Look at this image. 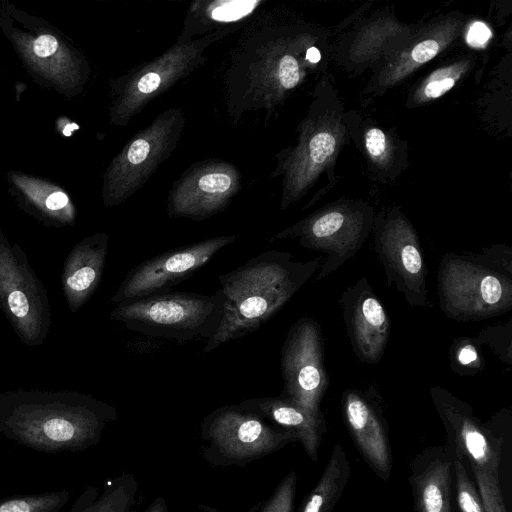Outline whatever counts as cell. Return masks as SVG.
I'll use <instances>...</instances> for the list:
<instances>
[{"label":"cell","mask_w":512,"mask_h":512,"mask_svg":"<svg viewBox=\"0 0 512 512\" xmlns=\"http://www.w3.org/2000/svg\"><path fill=\"white\" fill-rule=\"evenodd\" d=\"M297 478L294 471L287 474L259 512H293Z\"/></svg>","instance_id":"34"},{"label":"cell","mask_w":512,"mask_h":512,"mask_svg":"<svg viewBox=\"0 0 512 512\" xmlns=\"http://www.w3.org/2000/svg\"><path fill=\"white\" fill-rule=\"evenodd\" d=\"M223 296L166 292L116 304L110 319L151 337L187 342L210 339L222 320Z\"/></svg>","instance_id":"5"},{"label":"cell","mask_w":512,"mask_h":512,"mask_svg":"<svg viewBox=\"0 0 512 512\" xmlns=\"http://www.w3.org/2000/svg\"><path fill=\"white\" fill-rule=\"evenodd\" d=\"M473 474L479 488L484 511L507 512L500 490L499 478L479 471H473Z\"/></svg>","instance_id":"35"},{"label":"cell","mask_w":512,"mask_h":512,"mask_svg":"<svg viewBox=\"0 0 512 512\" xmlns=\"http://www.w3.org/2000/svg\"><path fill=\"white\" fill-rule=\"evenodd\" d=\"M448 357L452 370L459 375H474L484 368L483 355L476 338L454 339Z\"/></svg>","instance_id":"30"},{"label":"cell","mask_w":512,"mask_h":512,"mask_svg":"<svg viewBox=\"0 0 512 512\" xmlns=\"http://www.w3.org/2000/svg\"><path fill=\"white\" fill-rule=\"evenodd\" d=\"M109 235L86 236L68 253L61 274L63 295L70 312H77L98 288L108 255Z\"/></svg>","instance_id":"20"},{"label":"cell","mask_w":512,"mask_h":512,"mask_svg":"<svg viewBox=\"0 0 512 512\" xmlns=\"http://www.w3.org/2000/svg\"><path fill=\"white\" fill-rule=\"evenodd\" d=\"M458 21L447 20L435 26L409 47L395 55L384 67L379 76L383 87L404 79L419 66L433 59L446 48L457 35Z\"/></svg>","instance_id":"25"},{"label":"cell","mask_w":512,"mask_h":512,"mask_svg":"<svg viewBox=\"0 0 512 512\" xmlns=\"http://www.w3.org/2000/svg\"><path fill=\"white\" fill-rule=\"evenodd\" d=\"M451 461L442 453H432L411 477L416 512H451Z\"/></svg>","instance_id":"24"},{"label":"cell","mask_w":512,"mask_h":512,"mask_svg":"<svg viewBox=\"0 0 512 512\" xmlns=\"http://www.w3.org/2000/svg\"><path fill=\"white\" fill-rule=\"evenodd\" d=\"M322 258L296 261L289 252L267 250L221 274L222 320L204 353L255 332L273 318L320 268Z\"/></svg>","instance_id":"3"},{"label":"cell","mask_w":512,"mask_h":512,"mask_svg":"<svg viewBox=\"0 0 512 512\" xmlns=\"http://www.w3.org/2000/svg\"><path fill=\"white\" fill-rule=\"evenodd\" d=\"M429 391L456 457L467 460L473 471L499 478L502 439L474 415L469 404L447 389L435 386Z\"/></svg>","instance_id":"17"},{"label":"cell","mask_w":512,"mask_h":512,"mask_svg":"<svg viewBox=\"0 0 512 512\" xmlns=\"http://www.w3.org/2000/svg\"><path fill=\"white\" fill-rule=\"evenodd\" d=\"M185 123L181 108H169L124 145L103 174L102 200L105 207L120 205L147 183L173 154Z\"/></svg>","instance_id":"9"},{"label":"cell","mask_w":512,"mask_h":512,"mask_svg":"<svg viewBox=\"0 0 512 512\" xmlns=\"http://www.w3.org/2000/svg\"><path fill=\"white\" fill-rule=\"evenodd\" d=\"M262 4L263 0L195 1L188 8L177 40L190 41L217 32H235Z\"/></svg>","instance_id":"21"},{"label":"cell","mask_w":512,"mask_h":512,"mask_svg":"<svg viewBox=\"0 0 512 512\" xmlns=\"http://www.w3.org/2000/svg\"><path fill=\"white\" fill-rule=\"evenodd\" d=\"M344 422L362 457L383 480H388L392 459L385 422L360 391L348 388L341 398Z\"/></svg>","instance_id":"19"},{"label":"cell","mask_w":512,"mask_h":512,"mask_svg":"<svg viewBox=\"0 0 512 512\" xmlns=\"http://www.w3.org/2000/svg\"><path fill=\"white\" fill-rule=\"evenodd\" d=\"M374 249L388 285L403 294L409 306L429 307L427 266L416 230L397 209L375 223Z\"/></svg>","instance_id":"14"},{"label":"cell","mask_w":512,"mask_h":512,"mask_svg":"<svg viewBox=\"0 0 512 512\" xmlns=\"http://www.w3.org/2000/svg\"><path fill=\"white\" fill-rule=\"evenodd\" d=\"M365 147L372 160L385 164L391 156V145L386 134L379 128H371L365 134Z\"/></svg>","instance_id":"36"},{"label":"cell","mask_w":512,"mask_h":512,"mask_svg":"<svg viewBox=\"0 0 512 512\" xmlns=\"http://www.w3.org/2000/svg\"><path fill=\"white\" fill-rule=\"evenodd\" d=\"M491 37V31L489 27L483 22L473 23L466 35L467 43L472 47H482Z\"/></svg>","instance_id":"37"},{"label":"cell","mask_w":512,"mask_h":512,"mask_svg":"<svg viewBox=\"0 0 512 512\" xmlns=\"http://www.w3.org/2000/svg\"><path fill=\"white\" fill-rule=\"evenodd\" d=\"M232 31L176 40L163 54L110 81L109 121L127 126L152 100L204 64L205 50Z\"/></svg>","instance_id":"7"},{"label":"cell","mask_w":512,"mask_h":512,"mask_svg":"<svg viewBox=\"0 0 512 512\" xmlns=\"http://www.w3.org/2000/svg\"><path fill=\"white\" fill-rule=\"evenodd\" d=\"M283 390L280 397L314 417L324 418L320 409L330 380L324 366V338L320 324L309 316L294 322L281 349Z\"/></svg>","instance_id":"12"},{"label":"cell","mask_w":512,"mask_h":512,"mask_svg":"<svg viewBox=\"0 0 512 512\" xmlns=\"http://www.w3.org/2000/svg\"><path fill=\"white\" fill-rule=\"evenodd\" d=\"M0 308L23 344L32 348L44 343L52 324L48 292L25 251L1 227Z\"/></svg>","instance_id":"10"},{"label":"cell","mask_w":512,"mask_h":512,"mask_svg":"<svg viewBox=\"0 0 512 512\" xmlns=\"http://www.w3.org/2000/svg\"><path fill=\"white\" fill-rule=\"evenodd\" d=\"M116 408L79 391L0 393V441L42 453H78L97 445Z\"/></svg>","instance_id":"1"},{"label":"cell","mask_w":512,"mask_h":512,"mask_svg":"<svg viewBox=\"0 0 512 512\" xmlns=\"http://www.w3.org/2000/svg\"><path fill=\"white\" fill-rule=\"evenodd\" d=\"M439 306L460 321L493 318L512 308V249L498 244L480 253H446L437 271Z\"/></svg>","instance_id":"4"},{"label":"cell","mask_w":512,"mask_h":512,"mask_svg":"<svg viewBox=\"0 0 512 512\" xmlns=\"http://www.w3.org/2000/svg\"><path fill=\"white\" fill-rule=\"evenodd\" d=\"M236 239V235L216 236L147 259L128 271L111 296L110 302L118 304L169 292L173 286L190 278Z\"/></svg>","instance_id":"15"},{"label":"cell","mask_w":512,"mask_h":512,"mask_svg":"<svg viewBox=\"0 0 512 512\" xmlns=\"http://www.w3.org/2000/svg\"><path fill=\"white\" fill-rule=\"evenodd\" d=\"M339 302L355 355L365 364L379 363L389 340L391 321L368 279L363 276L348 286Z\"/></svg>","instance_id":"18"},{"label":"cell","mask_w":512,"mask_h":512,"mask_svg":"<svg viewBox=\"0 0 512 512\" xmlns=\"http://www.w3.org/2000/svg\"><path fill=\"white\" fill-rule=\"evenodd\" d=\"M373 226L372 211L362 205L337 204L317 211L269 238H297L301 247L324 254L314 282L330 276L363 246Z\"/></svg>","instance_id":"11"},{"label":"cell","mask_w":512,"mask_h":512,"mask_svg":"<svg viewBox=\"0 0 512 512\" xmlns=\"http://www.w3.org/2000/svg\"><path fill=\"white\" fill-rule=\"evenodd\" d=\"M401 27L392 21L381 20L364 27L357 36L352 48V56L365 60L377 53L384 44L385 38H391Z\"/></svg>","instance_id":"31"},{"label":"cell","mask_w":512,"mask_h":512,"mask_svg":"<svg viewBox=\"0 0 512 512\" xmlns=\"http://www.w3.org/2000/svg\"><path fill=\"white\" fill-rule=\"evenodd\" d=\"M203 457L213 466H244L298 441L282 428L239 404L211 411L201 422Z\"/></svg>","instance_id":"8"},{"label":"cell","mask_w":512,"mask_h":512,"mask_svg":"<svg viewBox=\"0 0 512 512\" xmlns=\"http://www.w3.org/2000/svg\"><path fill=\"white\" fill-rule=\"evenodd\" d=\"M0 27L15 51L40 80L63 93H77L89 76L80 53L49 23L5 3Z\"/></svg>","instance_id":"6"},{"label":"cell","mask_w":512,"mask_h":512,"mask_svg":"<svg viewBox=\"0 0 512 512\" xmlns=\"http://www.w3.org/2000/svg\"><path fill=\"white\" fill-rule=\"evenodd\" d=\"M480 345L487 344L501 361L512 364V321L485 327L476 337Z\"/></svg>","instance_id":"32"},{"label":"cell","mask_w":512,"mask_h":512,"mask_svg":"<svg viewBox=\"0 0 512 512\" xmlns=\"http://www.w3.org/2000/svg\"><path fill=\"white\" fill-rule=\"evenodd\" d=\"M70 500L68 490L12 495L0 500V512H61Z\"/></svg>","instance_id":"28"},{"label":"cell","mask_w":512,"mask_h":512,"mask_svg":"<svg viewBox=\"0 0 512 512\" xmlns=\"http://www.w3.org/2000/svg\"><path fill=\"white\" fill-rule=\"evenodd\" d=\"M144 512H168L166 500L163 497L155 498Z\"/></svg>","instance_id":"38"},{"label":"cell","mask_w":512,"mask_h":512,"mask_svg":"<svg viewBox=\"0 0 512 512\" xmlns=\"http://www.w3.org/2000/svg\"><path fill=\"white\" fill-rule=\"evenodd\" d=\"M469 66L468 60H461L434 70L416 90L415 102L425 103L443 96L462 78Z\"/></svg>","instance_id":"29"},{"label":"cell","mask_w":512,"mask_h":512,"mask_svg":"<svg viewBox=\"0 0 512 512\" xmlns=\"http://www.w3.org/2000/svg\"><path fill=\"white\" fill-rule=\"evenodd\" d=\"M238 404L294 433L309 458L316 462L323 434L327 430L324 418L314 417L280 396L249 398Z\"/></svg>","instance_id":"22"},{"label":"cell","mask_w":512,"mask_h":512,"mask_svg":"<svg viewBox=\"0 0 512 512\" xmlns=\"http://www.w3.org/2000/svg\"><path fill=\"white\" fill-rule=\"evenodd\" d=\"M350 473L345 451L338 443L318 483L304 500L300 512H331L344 491Z\"/></svg>","instance_id":"27"},{"label":"cell","mask_w":512,"mask_h":512,"mask_svg":"<svg viewBox=\"0 0 512 512\" xmlns=\"http://www.w3.org/2000/svg\"><path fill=\"white\" fill-rule=\"evenodd\" d=\"M456 479L457 499L462 512H485L480 496L471 482L464 461L455 457L453 460Z\"/></svg>","instance_id":"33"},{"label":"cell","mask_w":512,"mask_h":512,"mask_svg":"<svg viewBox=\"0 0 512 512\" xmlns=\"http://www.w3.org/2000/svg\"><path fill=\"white\" fill-rule=\"evenodd\" d=\"M9 175L24 209L45 226L62 228L75 223V206L62 188L18 172H11Z\"/></svg>","instance_id":"23"},{"label":"cell","mask_w":512,"mask_h":512,"mask_svg":"<svg viewBox=\"0 0 512 512\" xmlns=\"http://www.w3.org/2000/svg\"><path fill=\"white\" fill-rule=\"evenodd\" d=\"M306 32L266 29L248 38L226 72L228 111L239 119L249 111L274 112L305 78L320 52Z\"/></svg>","instance_id":"2"},{"label":"cell","mask_w":512,"mask_h":512,"mask_svg":"<svg viewBox=\"0 0 512 512\" xmlns=\"http://www.w3.org/2000/svg\"><path fill=\"white\" fill-rule=\"evenodd\" d=\"M138 483L132 473L109 480L102 491L88 486L75 499L67 512H133Z\"/></svg>","instance_id":"26"},{"label":"cell","mask_w":512,"mask_h":512,"mask_svg":"<svg viewBox=\"0 0 512 512\" xmlns=\"http://www.w3.org/2000/svg\"><path fill=\"white\" fill-rule=\"evenodd\" d=\"M339 119L331 114L310 116L299 127L294 146L276 155L271 177H282L281 209L300 200L334 159L343 137Z\"/></svg>","instance_id":"13"},{"label":"cell","mask_w":512,"mask_h":512,"mask_svg":"<svg viewBox=\"0 0 512 512\" xmlns=\"http://www.w3.org/2000/svg\"><path fill=\"white\" fill-rule=\"evenodd\" d=\"M241 188L242 175L235 164L216 158L195 162L172 184L167 214L206 220L226 209Z\"/></svg>","instance_id":"16"}]
</instances>
